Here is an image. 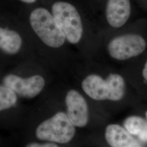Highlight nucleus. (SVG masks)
<instances>
[{
    "instance_id": "nucleus-1",
    "label": "nucleus",
    "mask_w": 147,
    "mask_h": 147,
    "mask_svg": "<svg viewBox=\"0 0 147 147\" xmlns=\"http://www.w3.org/2000/svg\"><path fill=\"white\" fill-rule=\"evenodd\" d=\"M31 27L42 42L53 48L61 47L66 40L51 11L40 7L32 11L29 16Z\"/></svg>"
},
{
    "instance_id": "nucleus-2",
    "label": "nucleus",
    "mask_w": 147,
    "mask_h": 147,
    "mask_svg": "<svg viewBox=\"0 0 147 147\" xmlns=\"http://www.w3.org/2000/svg\"><path fill=\"white\" fill-rule=\"evenodd\" d=\"M51 11L66 40L72 44L79 43L83 36L84 26L77 7L67 1H58L53 3Z\"/></svg>"
},
{
    "instance_id": "nucleus-3",
    "label": "nucleus",
    "mask_w": 147,
    "mask_h": 147,
    "mask_svg": "<svg viewBox=\"0 0 147 147\" xmlns=\"http://www.w3.org/2000/svg\"><path fill=\"white\" fill-rule=\"evenodd\" d=\"M84 92L96 100H121L125 93V82L118 74H111L106 80L100 76L90 75L82 81Z\"/></svg>"
},
{
    "instance_id": "nucleus-4",
    "label": "nucleus",
    "mask_w": 147,
    "mask_h": 147,
    "mask_svg": "<svg viewBox=\"0 0 147 147\" xmlns=\"http://www.w3.org/2000/svg\"><path fill=\"white\" fill-rule=\"evenodd\" d=\"M36 134L40 140L64 144L73 139L75 128L67 115L60 112L42 123L37 127Z\"/></svg>"
},
{
    "instance_id": "nucleus-5",
    "label": "nucleus",
    "mask_w": 147,
    "mask_h": 147,
    "mask_svg": "<svg viewBox=\"0 0 147 147\" xmlns=\"http://www.w3.org/2000/svg\"><path fill=\"white\" fill-rule=\"evenodd\" d=\"M147 47V42L141 35L127 33L113 38L107 49L112 58L123 61L141 55Z\"/></svg>"
},
{
    "instance_id": "nucleus-6",
    "label": "nucleus",
    "mask_w": 147,
    "mask_h": 147,
    "mask_svg": "<svg viewBox=\"0 0 147 147\" xmlns=\"http://www.w3.org/2000/svg\"><path fill=\"white\" fill-rule=\"evenodd\" d=\"M136 7L134 0H105L103 14L110 26L119 28L135 14Z\"/></svg>"
},
{
    "instance_id": "nucleus-7",
    "label": "nucleus",
    "mask_w": 147,
    "mask_h": 147,
    "mask_svg": "<svg viewBox=\"0 0 147 147\" xmlns=\"http://www.w3.org/2000/svg\"><path fill=\"white\" fill-rule=\"evenodd\" d=\"M5 86L16 94L26 98H33L39 94L45 86V80L40 75L23 79L15 75H9L3 79Z\"/></svg>"
},
{
    "instance_id": "nucleus-8",
    "label": "nucleus",
    "mask_w": 147,
    "mask_h": 147,
    "mask_svg": "<svg viewBox=\"0 0 147 147\" xmlns=\"http://www.w3.org/2000/svg\"><path fill=\"white\" fill-rule=\"evenodd\" d=\"M67 116L75 126L82 127L88 121V105L84 98L75 90L69 91L65 98Z\"/></svg>"
},
{
    "instance_id": "nucleus-9",
    "label": "nucleus",
    "mask_w": 147,
    "mask_h": 147,
    "mask_svg": "<svg viewBox=\"0 0 147 147\" xmlns=\"http://www.w3.org/2000/svg\"><path fill=\"white\" fill-rule=\"evenodd\" d=\"M105 138L107 143L113 147H142V144L135 140L125 129L117 124L107 126Z\"/></svg>"
},
{
    "instance_id": "nucleus-10",
    "label": "nucleus",
    "mask_w": 147,
    "mask_h": 147,
    "mask_svg": "<svg viewBox=\"0 0 147 147\" xmlns=\"http://www.w3.org/2000/svg\"><path fill=\"white\" fill-rule=\"evenodd\" d=\"M22 40L17 32L0 27V49L9 54H15L21 49Z\"/></svg>"
},
{
    "instance_id": "nucleus-11",
    "label": "nucleus",
    "mask_w": 147,
    "mask_h": 147,
    "mask_svg": "<svg viewBox=\"0 0 147 147\" xmlns=\"http://www.w3.org/2000/svg\"><path fill=\"white\" fill-rule=\"evenodd\" d=\"M126 130L144 142H147V121L137 116H131L124 121Z\"/></svg>"
},
{
    "instance_id": "nucleus-12",
    "label": "nucleus",
    "mask_w": 147,
    "mask_h": 147,
    "mask_svg": "<svg viewBox=\"0 0 147 147\" xmlns=\"http://www.w3.org/2000/svg\"><path fill=\"white\" fill-rule=\"evenodd\" d=\"M17 101L16 93L5 86H0V112L15 105Z\"/></svg>"
},
{
    "instance_id": "nucleus-13",
    "label": "nucleus",
    "mask_w": 147,
    "mask_h": 147,
    "mask_svg": "<svg viewBox=\"0 0 147 147\" xmlns=\"http://www.w3.org/2000/svg\"><path fill=\"white\" fill-rule=\"evenodd\" d=\"M27 147H57L58 146L53 143H32L28 144L27 146Z\"/></svg>"
},
{
    "instance_id": "nucleus-14",
    "label": "nucleus",
    "mask_w": 147,
    "mask_h": 147,
    "mask_svg": "<svg viewBox=\"0 0 147 147\" xmlns=\"http://www.w3.org/2000/svg\"><path fill=\"white\" fill-rule=\"evenodd\" d=\"M136 5H139L142 9L147 11V0H134Z\"/></svg>"
},
{
    "instance_id": "nucleus-15",
    "label": "nucleus",
    "mask_w": 147,
    "mask_h": 147,
    "mask_svg": "<svg viewBox=\"0 0 147 147\" xmlns=\"http://www.w3.org/2000/svg\"><path fill=\"white\" fill-rule=\"evenodd\" d=\"M142 74H143V78L145 79L147 81V62L146 63L144 69L143 70V72H142Z\"/></svg>"
},
{
    "instance_id": "nucleus-16",
    "label": "nucleus",
    "mask_w": 147,
    "mask_h": 147,
    "mask_svg": "<svg viewBox=\"0 0 147 147\" xmlns=\"http://www.w3.org/2000/svg\"><path fill=\"white\" fill-rule=\"evenodd\" d=\"M19 1L26 4H33V3H34L37 0H19Z\"/></svg>"
},
{
    "instance_id": "nucleus-17",
    "label": "nucleus",
    "mask_w": 147,
    "mask_h": 147,
    "mask_svg": "<svg viewBox=\"0 0 147 147\" xmlns=\"http://www.w3.org/2000/svg\"></svg>"
}]
</instances>
